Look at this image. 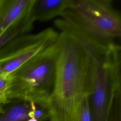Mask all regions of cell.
Returning a JSON list of instances; mask_svg holds the SVG:
<instances>
[{
  "label": "cell",
  "mask_w": 121,
  "mask_h": 121,
  "mask_svg": "<svg viewBox=\"0 0 121 121\" xmlns=\"http://www.w3.org/2000/svg\"><path fill=\"white\" fill-rule=\"evenodd\" d=\"M60 30L57 38L55 78L48 101L50 121H78L81 101L90 94L94 62L80 40L70 31Z\"/></svg>",
  "instance_id": "1"
},
{
  "label": "cell",
  "mask_w": 121,
  "mask_h": 121,
  "mask_svg": "<svg viewBox=\"0 0 121 121\" xmlns=\"http://www.w3.org/2000/svg\"><path fill=\"white\" fill-rule=\"evenodd\" d=\"M62 19L102 42L121 35V18L111 0H74L61 15Z\"/></svg>",
  "instance_id": "3"
},
{
  "label": "cell",
  "mask_w": 121,
  "mask_h": 121,
  "mask_svg": "<svg viewBox=\"0 0 121 121\" xmlns=\"http://www.w3.org/2000/svg\"><path fill=\"white\" fill-rule=\"evenodd\" d=\"M49 118L48 103H35L11 97L0 103V121H28L32 118L45 121Z\"/></svg>",
  "instance_id": "5"
},
{
  "label": "cell",
  "mask_w": 121,
  "mask_h": 121,
  "mask_svg": "<svg viewBox=\"0 0 121 121\" xmlns=\"http://www.w3.org/2000/svg\"><path fill=\"white\" fill-rule=\"evenodd\" d=\"M33 24L27 14L22 21L0 34V49L15 38L29 32L33 28Z\"/></svg>",
  "instance_id": "8"
},
{
  "label": "cell",
  "mask_w": 121,
  "mask_h": 121,
  "mask_svg": "<svg viewBox=\"0 0 121 121\" xmlns=\"http://www.w3.org/2000/svg\"><path fill=\"white\" fill-rule=\"evenodd\" d=\"M57 40L9 75L8 97L48 102L55 78Z\"/></svg>",
  "instance_id": "2"
},
{
  "label": "cell",
  "mask_w": 121,
  "mask_h": 121,
  "mask_svg": "<svg viewBox=\"0 0 121 121\" xmlns=\"http://www.w3.org/2000/svg\"><path fill=\"white\" fill-rule=\"evenodd\" d=\"M28 121H38L37 120H36V119L32 118V119H31L29 120Z\"/></svg>",
  "instance_id": "10"
},
{
  "label": "cell",
  "mask_w": 121,
  "mask_h": 121,
  "mask_svg": "<svg viewBox=\"0 0 121 121\" xmlns=\"http://www.w3.org/2000/svg\"><path fill=\"white\" fill-rule=\"evenodd\" d=\"M9 79V75L0 74V103L8 97Z\"/></svg>",
  "instance_id": "9"
},
{
  "label": "cell",
  "mask_w": 121,
  "mask_h": 121,
  "mask_svg": "<svg viewBox=\"0 0 121 121\" xmlns=\"http://www.w3.org/2000/svg\"><path fill=\"white\" fill-rule=\"evenodd\" d=\"M33 0H0V34L26 17Z\"/></svg>",
  "instance_id": "6"
},
{
  "label": "cell",
  "mask_w": 121,
  "mask_h": 121,
  "mask_svg": "<svg viewBox=\"0 0 121 121\" xmlns=\"http://www.w3.org/2000/svg\"><path fill=\"white\" fill-rule=\"evenodd\" d=\"M59 32L47 28L34 34L23 35L0 49V73L9 75L57 40Z\"/></svg>",
  "instance_id": "4"
},
{
  "label": "cell",
  "mask_w": 121,
  "mask_h": 121,
  "mask_svg": "<svg viewBox=\"0 0 121 121\" xmlns=\"http://www.w3.org/2000/svg\"><path fill=\"white\" fill-rule=\"evenodd\" d=\"M74 0H33L28 14L31 22L50 20L62 13L73 4Z\"/></svg>",
  "instance_id": "7"
}]
</instances>
